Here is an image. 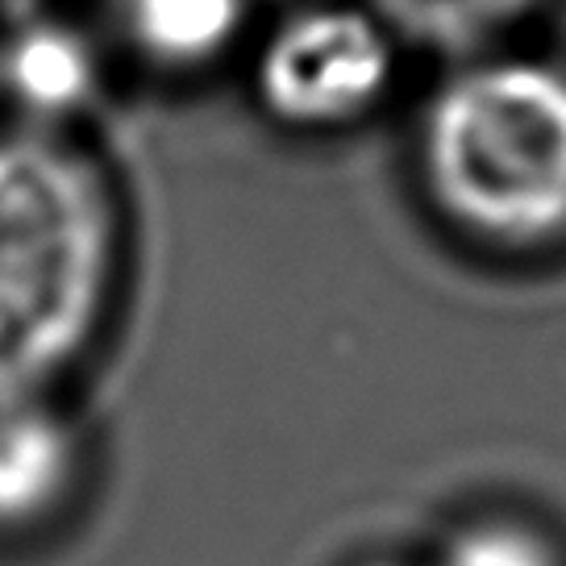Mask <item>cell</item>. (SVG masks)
<instances>
[{
    "label": "cell",
    "instance_id": "obj_1",
    "mask_svg": "<svg viewBox=\"0 0 566 566\" xmlns=\"http://www.w3.org/2000/svg\"><path fill=\"white\" fill-rule=\"evenodd\" d=\"M129 200L84 129H0V405L63 400L122 308Z\"/></svg>",
    "mask_w": 566,
    "mask_h": 566
},
{
    "label": "cell",
    "instance_id": "obj_2",
    "mask_svg": "<svg viewBox=\"0 0 566 566\" xmlns=\"http://www.w3.org/2000/svg\"><path fill=\"white\" fill-rule=\"evenodd\" d=\"M408 155L421 205L462 247L504 263L566 254V59L525 42L454 59Z\"/></svg>",
    "mask_w": 566,
    "mask_h": 566
},
{
    "label": "cell",
    "instance_id": "obj_3",
    "mask_svg": "<svg viewBox=\"0 0 566 566\" xmlns=\"http://www.w3.org/2000/svg\"><path fill=\"white\" fill-rule=\"evenodd\" d=\"M405 51L371 4L304 0L250 38V101L283 134H354L396 101Z\"/></svg>",
    "mask_w": 566,
    "mask_h": 566
},
{
    "label": "cell",
    "instance_id": "obj_4",
    "mask_svg": "<svg viewBox=\"0 0 566 566\" xmlns=\"http://www.w3.org/2000/svg\"><path fill=\"white\" fill-rule=\"evenodd\" d=\"M96 38L134 67L192 80L247 51L254 0H92Z\"/></svg>",
    "mask_w": 566,
    "mask_h": 566
},
{
    "label": "cell",
    "instance_id": "obj_5",
    "mask_svg": "<svg viewBox=\"0 0 566 566\" xmlns=\"http://www.w3.org/2000/svg\"><path fill=\"white\" fill-rule=\"evenodd\" d=\"M88 479V438L63 400L0 405V537L54 525Z\"/></svg>",
    "mask_w": 566,
    "mask_h": 566
},
{
    "label": "cell",
    "instance_id": "obj_6",
    "mask_svg": "<svg viewBox=\"0 0 566 566\" xmlns=\"http://www.w3.org/2000/svg\"><path fill=\"white\" fill-rule=\"evenodd\" d=\"M105 42L71 25H30L4 54V92L18 105L21 125L84 129V113L101 96Z\"/></svg>",
    "mask_w": 566,
    "mask_h": 566
},
{
    "label": "cell",
    "instance_id": "obj_7",
    "mask_svg": "<svg viewBox=\"0 0 566 566\" xmlns=\"http://www.w3.org/2000/svg\"><path fill=\"white\" fill-rule=\"evenodd\" d=\"M421 566H566V533L521 504H475L424 537Z\"/></svg>",
    "mask_w": 566,
    "mask_h": 566
},
{
    "label": "cell",
    "instance_id": "obj_8",
    "mask_svg": "<svg viewBox=\"0 0 566 566\" xmlns=\"http://www.w3.org/2000/svg\"><path fill=\"white\" fill-rule=\"evenodd\" d=\"M388 21L405 46H429L450 59L521 42L525 25L554 0H363Z\"/></svg>",
    "mask_w": 566,
    "mask_h": 566
},
{
    "label": "cell",
    "instance_id": "obj_9",
    "mask_svg": "<svg viewBox=\"0 0 566 566\" xmlns=\"http://www.w3.org/2000/svg\"><path fill=\"white\" fill-rule=\"evenodd\" d=\"M350 566H421V558H417V549H375V554L354 558Z\"/></svg>",
    "mask_w": 566,
    "mask_h": 566
}]
</instances>
